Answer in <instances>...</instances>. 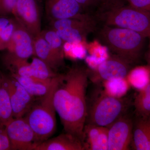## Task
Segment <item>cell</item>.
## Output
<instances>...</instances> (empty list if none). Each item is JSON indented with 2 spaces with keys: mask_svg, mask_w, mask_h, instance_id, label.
Masks as SVG:
<instances>
[{
  "mask_svg": "<svg viewBox=\"0 0 150 150\" xmlns=\"http://www.w3.org/2000/svg\"><path fill=\"white\" fill-rule=\"evenodd\" d=\"M126 2V0H99V7L101 11L124 5Z\"/></svg>",
  "mask_w": 150,
  "mask_h": 150,
  "instance_id": "27",
  "label": "cell"
},
{
  "mask_svg": "<svg viewBox=\"0 0 150 150\" xmlns=\"http://www.w3.org/2000/svg\"><path fill=\"white\" fill-rule=\"evenodd\" d=\"M40 35L46 40L52 53L61 66L64 65V41L54 30L41 31Z\"/></svg>",
  "mask_w": 150,
  "mask_h": 150,
  "instance_id": "20",
  "label": "cell"
},
{
  "mask_svg": "<svg viewBox=\"0 0 150 150\" xmlns=\"http://www.w3.org/2000/svg\"><path fill=\"white\" fill-rule=\"evenodd\" d=\"M15 27L6 50L16 57L28 60L34 56V38L15 18Z\"/></svg>",
  "mask_w": 150,
  "mask_h": 150,
  "instance_id": "13",
  "label": "cell"
},
{
  "mask_svg": "<svg viewBox=\"0 0 150 150\" xmlns=\"http://www.w3.org/2000/svg\"><path fill=\"white\" fill-rule=\"evenodd\" d=\"M15 27V20L12 18L11 21L0 33V51L6 50Z\"/></svg>",
  "mask_w": 150,
  "mask_h": 150,
  "instance_id": "25",
  "label": "cell"
},
{
  "mask_svg": "<svg viewBox=\"0 0 150 150\" xmlns=\"http://www.w3.org/2000/svg\"><path fill=\"white\" fill-rule=\"evenodd\" d=\"M137 116L150 115V83L144 88L139 91L133 102Z\"/></svg>",
  "mask_w": 150,
  "mask_h": 150,
  "instance_id": "24",
  "label": "cell"
},
{
  "mask_svg": "<svg viewBox=\"0 0 150 150\" xmlns=\"http://www.w3.org/2000/svg\"><path fill=\"white\" fill-rule=\"evenodd\" d=\"M98 88L92 95L89 102H87L86 124L109 128L128 113L133 103L126 96L115 97L105 92L102 87Z\"/></svg>",
  "mask_w": 150,
  "mask_h": 150,
  "instance_id": "4",
  "label": "cell"
},
{
  "mask_svg": "<svg viewBox=\"0 0 150 150\" xmlns=\"http://www.w3.org/2000/svg\"><path fill=\"white\" fill-rule=\"evenodd\" d=\"M100 85L105 92L111 96L118 98L126 96L131 87L126 78L106 81Z\"/></svg>",
  "mask_w": 150,
  "mask_h": 150,
  "instance_id": "23",
  "label": "cell"
},
{
  "mask_svg": "<svg viewBox=\"0 0 150 150\" xmlns=\"http://www.w3.org/2000/svg\"><path fill=\"white\" fill-rule=\"evenodd\" d=\"M5 128L11 150H34L38 145L35 134L24 117L14 118Z\"/></svg>",
  "mask_w": 150,
  "mask_h": 150,
  "instance_id": "8",
  "label": "cell"
},
{
  "mask_svg": "<svg viewBox=\"0 0 150 150\" xmlns=\"http://www.w3.org/2000/svg\"><path fill=\"white\" fill-rule=\"evenodd\" d=\"M97 36L114 54L132 65L142 58L148 38L131 30L105 25L97 30Z\"/></svg>",
  "mask_w": 150,
  "mask_h": 150,
  "instance_id": "2",
  "label": "cell"
},
{
  "mask_svg": "<svg viewBox=\"0 0 150 150\" xmlns=\"http://www.w3.org/2000/svg\"><path fill=\"white\" fill-rule=\"evenodd\" d=\"M108 127L86 124L83 140L85 150H108Z\"/></svg>",
  "mask_w": 150,
  "mask_h": 150,
  "instance_id": "14",
  "label": "cell"
},
{
  "mask_svg": "<svg viewBox=\"0 0 150 150\" xmlns=\"http://www.w3.org/2000/svg\"><path fill=\"white\" fill-rule=\"evenodd\" d=\"M14 118L9 94L2 78L0 77V126H5Z\"/></svg>",
  "mask_w": 150,
  "mask_h": 150,
  "instance_id": "21",
  "label": "cell"
},
{
  "mask_svg": "<svg viewBox=\"0 0 150 150\" xmlns=\"http://www.w3.org/2000/svg\"><path fill=\"white\" fill-rule=\"evenodd\" d=\"M134 120L128 113L114 122L108 128V150L131 149Z\"/></svg>",
  "mask_w": 150,
  "mask_h": 150,
  "instance_id": "11",
  "label": "cell"
},
{
  "mask_svg": "<svg viewBox=\"0 0 150 150\" xmlns=\"http://www.w3.org/2000/svg\"><path fill=\"white\" fill-rule=\"evenodd\" d=\"M30 65L33 78L38 80L51 81L59 75L46 63L36 56L32 58Z\"/></svg>",
  "mask_w": 150,
  "mask_h": 150,
  "instance_id": "22",
  "label": "cell"
},
{
  "mask_svg": "<svg viewBox=\"0 0 150 150\" xmlns=\"http://www.w3.org/2000/svg\"><path fill=\"white\" fill-rule=\"evenodd\" d=\"M18 0H0V17L13 14Z\"/></svg>",
  "mask_w": 150,
  "mask_h": 150,
  "instance_id": "26",
  "label": "cell"
},
{
  "mask_svg": "<svg viewBox=\"0 0 150 150\" xmlns=\"http://www.w3.org/2000/svg\"><path fill=\"white\" fill-rule=\"evenodd\" d=\"M46 15L51 21L66 18H92L83 13L84 10L76 0H45Z\"/></svg>",
  "mask_w": 150,
  "mask_h": 150,
  "instance_id": "12",
  "label": "cell"
},
{
  "mask_svg": "<svg viewBox=\"0 0 150 150\" xmlns=\"http://www.w3.org/2000/svg\"><path fill=\"white\" fill-rule=\"evenodd\" d=\"M63 76V74H59L52 79L48 92L35 99L24 116L35 134L38 145L49 139L56 131L54 94Z\"/></svg>",
  "mask_w": 150,
  "mask_h": 150,
  "instance_id": "3",
  "label": "cell"
},
{
  "mask_svg": "<svg viewBox=\"0 0 150 150\" xmlns=\"http://www.w3.org/2000/svg\"><path fill=\"white\" fill-rule=\"evenodd\" d=\"M132 65L125 59L114 54L96 68L88 69V79L93 83L99 85L114 79H125L132 69Z\"/></svg>",
  "mask_w": 150,
  "mask_h": 150,
  "instance_id": "7",
  "label": "cell"
},
{
  "mask_svg": "<svg viewBox=\"0 0 150 150\" xmlns=\"http://www.w3.org/2000/svg\"><path fill=\"white\" fill-rule=\"evenodd\" d=\"M148 38L149 39V44L147 50L145 53L144 57L147 65L150 67V36Z\"/></svg>",
  "mask_w": 150,
  "mask_h": 150,
  "instance_id": "31",
  "label": "cell"
},
{
  "mask_svg": "<svg viewBox=\"0 0 150 150\" xmlns=\"http://www.w3.org/2000/svg\"><path fill=\"white\" fill-rule=\"evenodd\" d=\"M14 18L35 38L41 31L40 0H18Z\"/></svg>",
  "mask_w": 150,
  "mask_h": 150,
  "instance_id": "9",
  "label": "cell"
},
{
  "mask_svg": "<svg viewBox=\"0 0 150 150\" xmlns=\"http://www.w3.org/2000/svg\"><path fill=\"white\" fill-rule=\"evenodd\" d=\"M34 56L41 59L55 71L62 67L52 53L48 43L40 34L34 38Z\"/></svg>",
  "mask_w": 150,
  "mask_h": 150,
  "instance_id": "17",
  "label": "cell"
},
{
  "mask_svg": "<svg viewBox=\"0 0 150 150\" xmlns=\"http://www.w3.org/2000/svg\"><path fill=\"white\" fill-rule=\"evenodd\" d=\"M126 79L131 87L140 91L150 83V67L147 64L132 68Z\"/></svg>",
  "mask_w": 150,
  "mask_h": 150,
  "instance_id": "19",
  "label": "cell"
},
{
  "mask_svg": "<svg viewBox=\"0 0 150 150\" xmlns=\"http://www.w3.org/2000/svg\"><path fill=\"white\" fill-rule=\"evenodd\" d=\"M34 150H85L83 142L72 134H60L38 145Z\"/></svg>",
  "mask_w": 150,
  "mask_h": 150,
  "instance_id": "15",
  "label": "cell"
},
{
  "mask_svg": "<svg viewBox=\"0 0 150 150\" xmlns=\"http://www.w3.org/2000/svg\"><path fill=\"white\" fill-rule=\"evenodd\" d=\"M1 74H0V77H1Z\"/></svg>",
  "mask_w": 150,
  "mask_h": 150,
  "instance_id": "32",
  "label": "cell"
},
{
  "mask_svg": "<svg viewBox=\"0 0 150 150\" xmlns=\"http://www.w3.org/2000/svg\"><path fill=\"white\" fill-rule=\"evenodd\" d=\"M54 30L65 42L78 43L86 40L88 35L96 31L97 23L94 18L88 19L66 18L51 21Z\"/></svg>",
  "mask_w": 150,
  "mask_h": 150,
  "instance_id": "6",
  "label": "cell"
},
{
  "mask_svg": "<svg viewBox=\"0 0 150 150\" xmlns=\"http://www.w3.org/2000/svg\"><path fill=\"white\" fill-rule=\"evenodd\" d=\"M3 81L8 91L14 118L24 117L36 98L32 96L11 76L1 74Z\"/></svg>",
  "mask_w": 150,
  "mask_h": 150,
  "instance_id": "10",
  "label": "cell"
},
{
  "mask_svg": "<svg viewBox=\"0 0 150 150\" xmlns=\"http://www.w3.org/2000/svg\"><path fill=\"white\" fill-rule=\"evenodd\" d=\"M88 80V69L73 67L63 74L54 97L56 112L65 132L77 137L82 142L87 115Z\"/></svg>",
  "mask_w": 150,
  "mask_h": 150,
  "instance_id": "1",
  "label": "cell"
},
{
  "mask_svg": "<svg viewBox=\"0 0 150 150\" xmlns=\"http://www.w3.org/2000/svg\"><path fill=\"white\" fill-rule=\"evenodd\" d=\"M131 149L150 150V115L137 116L134 121Z\"/></svg>",
  "mask_w": 150,
  "mask_h": 150,
  "instance_id": "16",
  "label": "cell"
},
{
  "mask_svg": "<svg viewBox=\"0 0 150 150\" xmlns=\"http://www.w3.org/2000/svg\"><path fill=\"white\" fill-rule=\"evenodd\" d=\"M129 4L150 13V0H126Z\"/></svg>",
  "mask_w": 150,
  "mask_h": 150,
  "instance_id": "29",
  "label": "cell"
},
{
  "mask_svg": "<svg viewBox=\"0 0 150 150\" xmlns=\"http://www.w3.org/2000/svg\"><path fill=\"white\" fill-rule=\"evenodd\" d=\"M98 18L105 25L131 30L147 38L150 36V13L130 5L100 11Z\"/></svg>",
  "mask_w": 150,
  "mask_h": 150,
  "instance_id": "5",
  "label": "cell"
},
{
  "mask_svg": "<svg viewBox=\"0 0 150 150\" xmlns=\"http://www.w3.org/2000/svg\"><path fill=\"white\" fill-rule=\"evenodd\" d=\"M84 10L99 7V0H76Z\"/></svg>",
  "mask_w": 150,
  "mask_h": 150,
  "instance_id": "30",
  "label": "cell"
},
{
  "mask_svg": "<svg viewBox=\"0 0 150 150\" xmlns=\"http://www.w3.org/2000/svg\"><path fill=\"white\" fill-rule=\"evenodd\" d=\"M11 76L35 98L40 97L46 94L54 79L51 81H42L33 78L23 77L16 74H11Z\"/></svg>",
  "mask_w": 150,
  "mask_h": 150,
  "instance_id": "18",
  "label": "cell"
},
{
  "mask_svg": "<svg viewBox=\"0 0 150 150\" xmlns=\"http://www.w3.org/2000/svg\"><path fill=\"white\" fill-rule=\"evenodd\" d=\"M11 150L10 141L5 126H0V150Z\"/></svg>",
  "mask_w": 150,
  "mask_h": 150,
  "instance_id": "28",
  "label": "cell"
}]
</instances>
